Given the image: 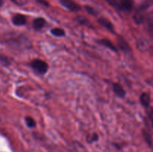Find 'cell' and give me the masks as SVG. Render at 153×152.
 Instances as JSON below:
<instances>
[{
  "mask_svg": "<svg viewBox=\"0 0 153 152\" xmlns=\"http://www.w3.org/2000/svg\"><path fill=\"white\" fill-rule=\"evenodd\" d=\"M31 66L36 72L40 75H44L47 72L49 66L47 63L40 59H34L31 62Z\"/></svg>",
  "mask_w": 153,
  "mask_h": 152,
  "instance_id": "6da1fadb",
  "label": "cell"
},
{
  "mask_svg": "<svg viewBox=\"0 0 153 152\" xmlns=\"http://www.w3.org/2000/svg\"><path fill=\"white\" fill-rule=\"evenodd\" d=\"M60 3L63 7H64L70 11H79L81 8L79 4L75 3L74 1H71V0H60Z\"/></svg>",
  "mask_w": 153,
  "mask_h": 152,
  "instance_id": "7a4b0ae2",
  "label": "cell"
},
{
  "mask_svg": "<svg viewBox=\"0 0 153 152\" xmlns=\"http://www.w3.org/2000/svg\"><path fill=\"white\" fill-rule=\"evenodd\" d=\"M117 7L124 12H131L133 8V2L131 0H120L118 1Z\"/></svg>",
  "mask_w": 153,
  "mask_h": 152,
  "instance_id": "3957f363",
  "label": "cell"
},
{
  "mask_svg": "<svg viewBox=\"0 0 153 152\" xmlns=\"http://www.w3.org/2000/svg\"><path fill=\"white\" fill-rule=\"evenodd\" d=\"M12 22L16 26H22V25H25L26 23V17L25 15L17 13L14 15L12 18Z\"/></svg>",
  "mask_w": 153,
  "mask_h": 152,
  "instance_id": "277c9868",
  "label": "cell"
},
{
  "mask_svg": "<svg viewBox=\"0 0 153 152\" xmlns=\"http://www.w3.org/2000/svg\"><path fill=\"white\" fill-rule=\"evenodd\" d=\"M112 89L114 92L117 95L119 98H123L126 96V91L122 86L118 83H114L112 84Z\"/></svg>",
  "mask_w": 153,
  "mask_h": 152,
  "instance_id": "5b68a950",
  "label": "cell"
},
{
  "mask_svg": "<svg viewBox=\"0 0 153 152\" xmlns=\"http://www.w3.org/2000/svg\"><path fill=\"white\" fill-rule=\"evenodd\" d=\"M98 22L100 25H102L103 27H105L106 29L110 31L111 32L114 33V27L113 24H112L108 19L104 17H100V19H98Z\"/></svg>",
  "mask_w": 153,
  "mask_h": 152,
  "instance_id": "8992f818",
  "label": "cell"
},
{
  "mask_svg": "<svg viewBox=\"0 0 153 152\" xmlns=\"http://www.w3.org/2000/svg\"><path fill=\"white\" fill-rule=\"evenodd\" d=\"M99 43L101 45H102L103 46H105V47L111 49V50L113 51V52H117V46H115L114 44L110 40H108V39H102V40H100Z\"/></svg>",
  "mask_w": 153,
  "mask_h": 152,
  "instance_id": "52a82bcc",
  "label": "cell"
},
{
  "mask_svg": "<svg viewBox=\"0 0 153 152\" xmlns=\"http://www.w3.org/2000/svg\"><path fill=\"white\" fill-rule=\"evenodd\" d=\"M46 20L43 18H36L33 21V27L35 30H40L46 25Z\"/></svg>",
  "mask_w": 153,
  "mask_h": 152,
  "instance_id": "ba28073f",
  "label": "cell"
},
{
  "mask_svg": "<svg viewBox=\"0 0 153 152\" xmlns=\"http://www.w3.org/2000/svg\"><path fill=\"white\" fill-rule=\"evenodd\" d=\"M140 101L142 105L144 107H148L150 104V95L147 92H143L140 96Z\"/></svg>",
  "mask_w": 153,
  "mask_h": 152,
  "instance_id": "9c48e42d",
  "label": "cell"
},
{
  "mask_svg": "<svg viewBox=\"0 0 153 152\" xmlns=\"http://www.w3.org/2000/svg\"><path fill=\"white\" fill-rule=\"evenodd\" d=\"M117 43H118V46H119L120 49L122 51H123V52H128L130 51L129 46H128V43H127L124 40L119 39L117 41Z\"/></svg>",
  "mask_w": 153,
  "mask_h": 152,
  "instance_id": "30bf717a",
  "label": "cell"
},
{
  "mask_svg": "<svg viewBox=\"0 0 153 152\" xmlns=\"http://www.w3.org/2000/svg\"><path fill=\"white\" fill-rule=\"evenodd\" d=\"M51 34L55 37H64L65 36V31L62 28H55L51 30Z\"/></svg>",
  "mask_w": 153,
  "mask_h": 152,
  "instance_id": "8fae6325",
  "label": "cell"
},
{
  "mask_svg": "<svg viewBox=\"0 0 153 152\" xmlns=\"http://www.w3.org/2000/svg\"><path fill=\"white\" fill-rule=\"evenodd\" d=\"M76 20L77 21V22L80 25H85V26H91V23H90L89 20H88L87 18L84 17V16H79L78 17H76Z\"/></svg>",
  "mask_w": 153,
  "mask_h": 152,
  "instance_id": "7c38bea8",
  "label": "cell"
},
{
  "mask_svg": "<svg viewBox=\"0 0 153 152\" xmlns=\"http://www.w3.org/2000/svg\"><path fill=\"white\" fill-rule=\"evenodd\" d=\"M25 123H26L27 126L30 128H33L36 126V122L32 117L31 116H26L25 119Z\"/></svg>",
  "mask_w": 153,
  "mask_h": 152,
  "instance_id": "4fadbf2b",
  "label": "cell"
},
{
  "mask_svg": "<svg viewBox=\"0 0 153 152\" xmlns=\"http://www.w3.org/2000/svg\"><path fill=\"white\" fill-rule=\"evenodd\" d=\"M143 137H144L145 140L146 141V142L149 144V145L151 146V147H153L152 139V137L150 136V134H149V133L146 132L145 131H143Z\"/></svg>",
  "mask_w": 153,
  "mask_h": 152,
  "instance_id": "5bb4252c",
  "label": "cell"
},
{
  "mask_svg": "<svg viewBox=\"0 0 153 152\" xmlns=\"http://www.w3.org/2000/svg\"><path fill=\"white\" fill-rule=\"evenodd\" d=\"M85 10H86V11L88 12L90 15H92V16H97V15H98V12H97L94 7H91V6L85 5Z\"/></svg>",
  "mask_w": 153,
  "mask_h": 152,
  "instance_id": "9a60e30c",
  "label": "cell"
},
{
  "mask_svg": "<svg viewBox=\"0 0 153 152\" xmlns=\"http://www.w3.org/2000/svg\"><path fill=\"white\" fill-rule=\"evenodd\" d=\"M98 140H99V136L98 134H96V133L93 134L92 135L88 136V138H87V141H88V142L89 143L94 142H97L98 141Z\"/></svg>",
  "mask_w": 153,
  "mask_h": 152,
  "instance_id": "2e32d148",
  "label": "cell"
},
{
  "mask_svg": "<svg viewBox=\"0 0 153 152\" xmlns=\"http://www.w3.org/2000/svg\"><path fill=\"white\" fill-rule=\"evenodd\" d=\"M108 3L111 4L112 6H114V7H117V3L118 1L117 0H105Z\"/></svg>",
  "mask_w": 153,
  "mask_h": 152,
  "instance_id": "e0dca14e",
  "label": "cell"
},
{
  "mask_svg": "<svg viewBox=\"0 0 153 152\" xmlns=\"http://www.w3.org/2000/svg\"><path fill=\"white\" fill-rule=\"evenodd\" d=\"M148 116H149V119H150L151 121V123H152V126H153V110H150V111L148 113Z\"/></svg>",
  "mask_w": 153,
  "mask_h": 152,
  "instance_id": "ac0fdd59",
  "label": "cell"
},
{
  "mask_svg": "<svg viewBox=\"0 0 153 152\" xmlns=\"http://www.w3.org/2000/svg\"><path fill=\"white\" fill-rule=\"evenodd\" d=\"M3 4H4V0H0V7H2Z\"/></svg>",
  "mask_w": 153,
  "mask_h": 152,
  "instance_id": "d6986e66",
  "label": "cell"
},
{
  "mask_svg": "<svg viewBox=\"0 0 153 152\" xmlns=\"http://www.w3.org/2000/svg\"><path fill=\"white\" fill-rule=\"evenodd\" d=\"M0 122H1V118H0Z\"/></svg>",
  "mask_w": 153,
  "mask_h": 152,
  "instance_id": "ffe728a7",
  "label": "cell"
}]
</instances>
